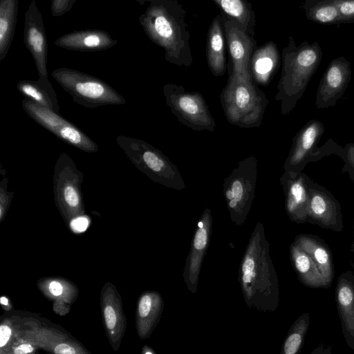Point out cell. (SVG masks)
I'll use <instances>...</instances> for the list:
<instances>
[{
	"instance_id": "8fae6325",
	"label": "cell",
	"mask_w": 354,
	"mask_h": 354,
	"mask_svg": "<svg viewBox=\"0 0 354 354\" xmlns=\"http://www.w3.org/2000/svg\"><path fill=\"white\" fill-rule=\"evenodd\" d=\"M308 223L335 232L344 228L339 201L328 190L306 176Z\"/></svg>"
},
{
	"instance_id": "836d02e7",
	"label": "cell",
	"mask_w": 354,
	"mask_h": 354,
	"mask_svg": "<svg viewBox=\"0 0 354 354\" xmlns=\"http://www.w3.org/2000/svg\"><path fill=\"white\" fill-rule=\"evenodd\" d=\"M53 134L64 142L84 151L93 153L98 151L97 144L69 121L60 127Z\"/></svg>"
},
{
	"instance_id": "8992f818",
	"label": "cell",
	"mask_w": 354,
	"mask_h": 354,
	"mask_svg": "<svg viewBox=\"0 0 354 354\" xmlns=\"http://www.w3.org/2000/svg\"><path fill=\"white\" fill-rule=\"evenodd\" d=\"M51 76L68 93L73 100L86 108L123 105L127 100L106 82L89 74L68 68L54 70Z\"/></svg>"
},
{
	"instance_id": "7c38bea8",
	"label": "cell",
	"mask_w": 354,
	"mask_h": 354,
	"mask_svg": "<svg viewBox=\"0 0 354 354\" xmlns=\"http://www.w3.org/2000/svg\"><path fill=\"white\" fill-rule=\"evenodd\" d=\"M223 25L230 59L227 64L228 78L253 82L249 72V63L253 52L257 48V41L225 17Z\"/></svg>"
},
{
	"instance_id": "d6a6232c",
	"label": "cell",
	"mask_w": 354,
	"mask_h": 354,
	"mask_svg": "<svg viewBox=\"0 0 354 354\" xmlns=\"http://www.w3.org/2000/svg\"><path fill=\"white\" fill-rule=\"evenodd\" d=\"M310 315L305 313L291 325L281 347L280 354H298L310 326Z\"/></svg>"
},
{
	"instance_id": "d4e9b609",
	"label": "cell",
	"mask_w": 354,
	"mask_h": 354,
	"mask_svg": "<svg viewBox=\"0 0 354 354\" xmlns=\"http://www.w3.org/2000/svg\"><path fill=\"white\" fill-rule=\"evenodd\" d=\"M290 259L303 285L312 288H328L313 260L295 241L290 245Z\"/></svg>"
},
{
	"instance_id": "4dcf8cb0",
	"label": "cell",
	"mask_w": 354,
	"mask_h": 354,
	"mask_svg": "<svg viewBox=\"0 0 354 354\" xmlns=\"http://www.w3.org/2000/svg\"><path fill=\"white\" fill-rule=\"evenodd\" d=\"M308 19L322 24H337L339 14L336 0H307L303 6Z\"/></svg>"
},
{
	"instance_id": "f35d334b",
	"label": "cell",
	"mask_w": 354,
	"mask_h": 354,
	"mask_svg": "<svg viewBox=\"0 0 354 354\" xmlns=\"http://www.w3.org/2000/svg\"><path fill=\"white\" fill-rule=\"evenodd\" d=\"M88 218L85 216H82L73 219L69 223L71 230L75 233L84 232L89 225Z\"/></svg>"
},
{
	"instance_id": "30bf717a",
	"label": "cell",
	"mask_w": 354,
	"mask_h": 354,
	"mask_svg": "<svg viewBox=\"0 0 354 354\" xmlns=\"http://www.w3.org/2000/svg\"><path fill=\"white\" fill-rule=\"evenodd\" d=\"M324 132V127L317 120L308 121L295 136L288 156L283 165L284 171L301 173L306 165L324 156L337 155L340 146L330 140L322 148L317 143Z\"/></svg>"
},
{
	"instance_id": "603a6c76",
	"label": "cell",
	"mask_w": 354,
	"mask_h": 354,
	"mask_svg": "<svg viewBox=\"0 0 354 354\" xmlns=\"http://www.w3.org/2000/svg\"><path fill=\"white\" fill-rule=\"evenodd\" d=\"M223 23V15H216L209 27L206 39L207 63L215 77L223 75L227 68Z\"/></svg>"
},
{
	"instance_id": "74e56055",
	"label": "cell",
	"mask_w": 354,
	"mask_h": 354,
	"mask_svg": "<svg viewBox=\"0 0 354 354\" xmlns=\"http://www.w3.org/2000/svg\"><path fill=\"white\" fill-rule=\"evenodd\" d=\"M76 0H52L50 10L53 17H62L68 12L75 3Z\"/></svg>"
},
{
	"instance_id": "ffe728a7",
	"label": "cell",
	"mask_w": 354,
	"mask_h": 354,
	"mask_svg": "<svg viewBox=\"0 0 354 354\" xmlns=\"http://www.w3.org/2000/svg\"><path fill=\"white\" fill-rule=\"evenodd\" d=\"M118 41L107 32L98 29H86L64 34L54 44L58 47L80 52H97L111 48Z\"/></svg>"
},
{
	"instance_id": "7a4b0ae2",
	"label": "cell",
	"mask_w": 354,
	"mask_h": 354,
	"mask_svg": "<svg viewBox=\"0 0 354 354\" xmlns=\"http://www.w3.org/2000/svg\"><path fill=\"white\" fill-rule=\"evenodd\" d=\"M139 21L149 39L165 50V60L189 67L193 58L186 10L176 0H151Z\"/></svg>"
},
{
	"instance_id": "3957f363",
	"label": "cell",
	"mask_w": 354,
	"mask_h": 354,
	"mask_svg": "<svg viewBox=\"0 0 354 354\" xmlns=\"http://www.w3.org/2000/svg\"><path fill=\"white\" fill-rule=\"evenodd\" d=\"M322 59V51L316 41H304L297 46L292 36L281 53V73L274 99L280 102L281 113L286 115L296 106L315 73Z\"/></svg>"
},
{
	"instance_id": "f546056e",
	"label": "cell",
	"mask_w": 354,
	"mask_h": 354,
	"mask_svg": "<svg viewBox=\"0 0 354 354\" xmlns=\"http://www.w3.org/2000/svg\"><path fill=\"white\" fill-rule=\"evenodd\" d=\"M19 8L18 0L0 1V62L6 57L15 35Z\"/></svg>"
},
{
	"instance_id": "1f68e13d",
	"label": "cell",
	"mask_w": 354,
	"mask_h": 354,
	"mask_svg": "<svg viewBox=\"0 0 354 354\" xmlns=\"http://www.w3.org/2000/svg\"><path fill=\"white\" fill-rule=\"evenodd\" d=\"M21 105L30 118L53 134L68 121L59 113L28 99L24 98Z\"/></svg>"
},
{
	"instance_id": "7402d4cb",
	"label": "cell",
	"mask_w": 354,
	"mask_h": 354,
	"mask_svg": "<svg viewBox=\"0 0 354 354\" xmlns=\"http://www.w3.org/2000/svg\"><path fill=\"white\" fill-rule=\"evenodd\" d=\"M281 57L273 41L257 46L249 63V72L253 82L256 85L268 86L279 67Z\"/></svg>"
},
{
	"instance_id": "60d3db41",
	"label": "cell",
	"mask_w": 354,
	"mask_h": 354,
	"mask_svg": "<svg viewBox=\"0 0 354 354\" xmlns=\"http://www.w3.org/2000/svg\"><path fill=\"white\" fill-rule=\"evenodd\" d=\"M332 349L331 345L320 343L310 354H331Z\"/></svg>"
},
{
	"instance_id": "e575fe53",
	"label": "cell",
	"mask_w": 354,
	"mask_h": 354,
	"mask_svg": "<svg viewBox=\"0 0 354 354\" xmlns=\"http://www.w3.org/2000/svg\"><path fill=\"white\" fill-rule=\"evenodd\" d=\"M39 318L37 317L28 328L17 337L4 354H35L37 350L41 349V343L34 332V327Z\"/></svg>"
},
{
	"instance_id": "ee69618b",
	"label": "cell",
	"mask_w": 354,
	"mask_h": 354,
	"mask_svg": "<svg viewBox=\"0 0 354 354\" xmlns=\"http://www.w3.org/2000/svg\"><path fill=\"white\" fill-rule=\"evenodd\" d=\"M351 251L354 253V217H353V241L351 244Z\"/></svg>"
},
{
	"instance_id": "f1b7e54d",
	"label": "cell",
	"mask_w": 354,
	"mask_h": 354,
	"mask_svg": "<svg viewBox=\"0 0 354 354\" xmlns=\"http://www.w3.org/2000/svg\"><path fill=\"white\" fill-rule=\"evenodd\" d=\"M221 14L232 21L242 31L254 37L255 13L252 4L243 0H212Z\"/></svg>"
},
{
	"instance_id": "d590c367",
	"label": "cell",
	"mask_w": 354,
	"mask_h": 354,
	"mask_svg": "<svg viewBox=\"0 0 354 354\" xmlns=\"http://www.w3.org/2000/svg\"><path fill=\"white\" fill-rule=\"evenodd\" d=\"M344 162L342 172L348 174L354 183V143H348L342 149L338 156Z\"/></svg>"
},
{
	"instance_id": "8d00e7d4",
	"label": "cell",
	"mask_w": 354,
	"mask_h": 354,
	"mask_svg": "<svg viewBox=\"0 0 354 354\" xmlns=\"http://www.w3.org/2000/svg\"><path fill=\"white\" fill-rule=\"evenodd\" d=\"M339 23H354V0H336Z\"/></svg>"
},
{
	"instance_id": "ac0fdd59",
	"label": "cell",
	"mask_w": 354,
	"mask_h": 354,
	"mask_svg": "<svg viewBox=\"0 0 354 354\" xmlns=\"http://www.w3.org/2000/svg\"><path fill=\"white\" fill-rule=\"evenodd\" d=\"M34 332L41 350L50 354H91L64 328L44 319H39Z\"/></svg>"
},
{
	"instance_id": "83f0119b",
	"label": "cell",
	"mask_w": 354,
	"mask_h": 354,
	"mask_svg": "<svg viewBox=\"0 0 354 354\" xmlns=\"http://www.w3.org/2000/svg\"><path fill=\"white\" fill-rule=\"evenodd\" d=\"M30 313L13 310L1 317L0 354H4L17 337L38 317Z\"/></svg>"
},
{
	"instance_id": "44dd1931",
	"label": "cell",
	"mask_w": 354,
	"mask_h": 354,
	"mask_svg": "<svg viewBox=\"0 0 354 354\" xmlns=\"http://www.w3.org/2000/svg\"><path fill=\"white\" fill-rule=\"evenodd\" d=\"M163 307V299L158 292L148 290L140 295L136 310V328L140 339L150 337L160 322Z\"/></svg>"
},
{
	"instance_id": "ba28073f",
	"label": "cell",
	"mask_w": 354,
	"mask_h": 354,
	"mask_svg": "<svg viewBox=\"0 0 354 354\" xmlns=\"http://www.w3.org/2000/svg\"><path fill=\"white\" fill-rule=\"evenodd\" d=\"M163 94L167 105L181 124L197 131L215 130V120L201 93L167 83L163 86Z\"/></svg>"
},
{
	"instance_id": "4316f807",
	"label": "cell",
	"mask_w": 354,
	"mask_h": 354,
	"mask_svg": "<svg viewBox=\"0 0 354 354\" xmlns=\"http://www.w3.org/2000/svg\"><path fill=\"white\" fill-rule=\"evenodd\" d=\"M17 89L25 98L59 113L57 97L48 77H39L37 80H21L17 83Z\"/></svg>"
},
{
	"instance_id": "d6986e66",
	"label": "cell",
	"mask_w": 354,
	"mask_h": 354,
	"mask_svg": "<svg viewBox=\"0 0 354 354\" xmlns=\"http://www.w3.org/2000/svg\"><path fill=\"white\" fill-rule=\"evenodd\" d=\"M335 295L342 334L354 353V273L352 271H346L339 276Z\"/></svg>"
},
{
	"instance_id": "9a60e30c",
	"label": "cell",
	"mask_w": 354,
	"mask_h": 354,
	"mask_svg": "<svg viewBox=\"0 0 354 354\" xmlns=\"http://www.w3.org/2000/svg\"><path fill=\"white\" fill-rule=\"evenodd\" d=\"M212 221L211 210L206 208L198 222L185 261L183 276L187 289L194 294L197 290L202 263L208 248Z\"/></svg>"
},
{
	"instance_id": "cb8c5ba5",
	"label": "cell",
	"mask_w": 354,
	"mask_h": 354,
	"mask_svg": "<svg viewBox=\"0 0 354 354\" xmlns=\"http://www.w3.org/2000/svg\"><path fill=\"white\" fill-rule=\"evenodd\" d=\"M313 260L329 288L335 276L333 255L328 245L319 236L301 234L294 240Z\"/></svg>"
},
{
	"instance_id": "52a82bcc",
	"label": "cell",
	"mask_w": 354,
	"mask_h": 354,
	"mask_svg": "<svg viewBox=\"0 0 354 354\" xmlns=\"http://www.w3.org/2000/svg\"><path fill=\"white\" fill-rule=\"evenodd\" d=\"M258 162L254 156L239 162L225 179L223 188L231 221L236 225L245 223L254 197Z\"/></svg>"
},
{
	"instance_id": "6da1fadb",
	"label": "cell",
	"mask_w": 354,
	"mask_h": 354,
	"mask_svg": "<svg viewBox=\"0 0 354 354\" xmlns=\"http://www.w3.org/2000/svg\"><path fill=\"white\" fill-rule=\"evenodd\" d=\"M239 282L246 305L261 312L279 306V286L263 224L258 222L241 261Z\"/></svg>"
},
{
	"instance_id": "4fadbf2b",
	"label": "cell",
	"mask_w": 354,
	"mask_h": 354,
	"mask_svg": "<svg viewBox=\"0 0 354 354\" xmlns=\"http://www.w3.org/2000/svg\"><path fill=\"white\" fill-rule=\"evenodd\" d=\"M351 77L349 61L344 57L332 60L320 80L315 97L317 109L333 106L344 95Z\"/></svg>"
},
{
	"instance_id": "9c48e42d",
	"label": "cell",
	"mask_w": 354,
	"mask_h": 354,
	"mask_svg": "<svg viewBox=\"0 0 354 354\" xmlns=\"http://www.w3.org/2000/svg\"><path fill=\"white\" fill-rule=\"evenodd\" d=\"M82 174L71 157L62 153L55 167L53 189L55 201L65 222H70L84 214V205L80 192Z\"/></svg>"
},
{
	"instance_id": "e0dca14e",
	"label": "cell",
	"mask_w": 354,
	"mask_h": 354,
	"mask_svg": "<svg viewBox=\"0 0 354 354\" xmlns=\"http://www.w3.org/2000/svg\"><path fill=\"white\" fill-rule=\"evenodd\" d=\"M307 175L303 172L284 171L280 178L285 195V209L290 221L297 224L308 223Z\"/></svg>"
},
{
	"instance_id": "7bdbcfd3",
	"label": "cell",
	"mask_w": 354,
	"mask_h": 354,
	"mask_svg": "<svg viewBox=\"0 0 354 354\" xmlns=\"http://www.w3.org/2000/svg\"><path fill=\"white\" fill-rule=\"evenodd\" d=\"M141 354H156V353L150 346L145 345L142 348Z\"/></svg>"
},
{
	"instance_id": "484cf974",
	"label": "cell",
	"mask_w": 354,
	"mask_h": 354,
	"mask_svg": "<svg viewBox=\"0 0 354 354\" xmlns=\"http://www.w3.org/2000/svg\"><path fill=\"white\" fill-rule=\"evenodd\" d=\"M38 287L46 297L53 301V310L60 315H64L69 312L71 304L78 295L77 288L65 280L48 279L38 281Z\"/></svg>"
},
{
	"instance_id": "5b68a950",
	"label": "cell",
	"mask_w": 354,
	"mask_h": 354,
	"mask_svg": "<svg viewBox=\"0 0 354 354\" xmlns=\"http://www.w3.org/2000/svg\"><path fill=\"white\" fill-rule=\"evenodd\" d=\"M116 142L136 167L153 181L176 190L185 187L176 166L159 149L144 140L124 136H118Z\"/></svg>"
},
{
	"instance_id": "ab89813d",
	"label": "cell",
	"mask_w": 354,
	"mask_h": 354,
	"mask_svg": "<svg viewBox=\"0 0 354 354\" xmlns=\"http://www.w3.org/2000/svg\"><path fill=\"white\" fill-rule=\"evenodd\" d=\"M7 191V190H6ZM4 192L3 189V187H1V221L3 220V216L6 213V209L8 207V205L10 203L9 201V196L7 195V192Z\"/></svg>"
},
{
	"instance_id": "f6af8a7d",
	"label": "cell",
	"mask_w": 354,
	"mask_h": 354,
	"mask_svg": "<svg viewBox=\"0 0 354 354\" xmlns=\"http://www.w3.org/2000/svg\"><path fill=\"white\" fill-rule=\"evenodd\" d=\"M35 354H37V353H35Z\"/></svg>"
},
{
	"instance_id": "b9f144b4",
	"label": "cell",
	"mask_w": 354,
	"mask_h": 354,
	"mask_svg": "<svg viewBox=\"0 0 354 354\" xmlns=\"http://www.w3.org/2000/svg\"><path fill=\"white\" fill-rule=\"evenodd\" d=\"M0 303L6 312H10L14 310L11 301L6 296L1 297Z\"/></svg>"
},
{
	"instance_id": "2e32d148",
	"label": "cell",
	"mask_w": 354,
	"mask_h": 354,
	"mask_svg": "<svg viewBox=\"0 0 354 354\" xmlns=\"http://www.w3.org/2000/svg\"><path fill=\"white\" fill-rule=\"evenodd\" d=\"M24 41L31 53L39 77H48V43L42 16L32 0L25 13Z\"/></svg>"
},
{
	"instance_id": "277c9868",
	"label": "cell",
	"mask_w": 354,
	"mask_h": 354,
	"mask_svg": "<svg viewBox=\"0 0 354 354\" xmlns=\"http://www.w3.org/2000/svg\"><path fill=\"white\" fill-rule=\"evenodd\" d=\"M220 101L227 122L243 129L259 127L268 105L266 93L254 82L235 78L227 79Z\"/></svg>"
},
{
	"instance_id": "5bb4252c",
	"label": "cell",
	"mask_w": 354,
	"mask_h": 354,
	"mask_svg": "<svg viewBox=\"0 0 354 354\" xmlns=\"http://www.w3.org/2000/svg\"><path fill=\"white\" fill-rule=\"evenodd\" d=\"M100 307L105 333L112 349L118 351L127 330V321L121 297L116 288L109 282L102 289Z\"/></svg>"
}]
</instances>
